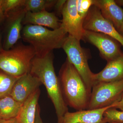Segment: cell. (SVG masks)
<instances>
[{"mask_svg":"<svg viewBox=\"0 0 123 123\" xmlns=\"http://www.w3.org/2000/svg\"><path fill=\"white\" fill-rule=\"evenodd\" d=\"M30 73L39 79L46 87L49 98L55 107L58 123L68 111L59 78L53 66L52 52L42 57L35 56L31 63Z\"/></svg>","mask_w":123,"mask_h":123,"instance_id":"6da1fadb","label":"cell"},{"mask_svg":"<svg viewBox=\"0 0 123 123\" xmlns=\"http://www.w3.org/2000/svg\"><path fill=\"white\" fill-rule=\"evenodd\" d=\"M59 79L68 105L77 111L87 110L91 92L67 59L60 70Z\"/></svg>","mask_w":123,"mask_h":123,"instance_id":"7a4b0ae2","label":"cell"},{"mask_svg":"<svg viewBox=\"0 0 123 123\" xmlns=\"http://www.w3.org/2000/svg\"><path fill=\"white\" fill-rule=\"evenodd\" d=\"M68 35L61 26L56 30L36 25H25L21 33L22 39L32 46L36 56L42 57L55 49L62 48Z\"/></svg>","mask_w":123,"mask_h":123,"instance_id":"3957f363","label":"cell"},{"mask_svg":"<svg viewBox=\"0 0 123 123\" xmlns=\"http://www.w3.org/2000/svg\"><path fill=\"white\" fill-rule=\"evenodd\" d=\"M36 56L32 46L18 42L8 50L0 53V70L20 78L30 72L32 61Z\"/></svg>","mask_w":123,"mask_h":123,"instance_id":"277c9868","label":"cell"},{"mask_svg":"<svg viewBox=\"0 0 123 123\" xmlns=\"http://www.w3.org/2000/svg\"><path fill=\"white\" fill-rule=\"evenodd\" d=\"M62 48L67 55V59L75 67L91 92L94 73L90 68L88 63L89 56L85 49L81 46L80 41L68 35Z\"/></svg>","mask_w":123,"mask_h":123,"instance_id":"5b68a950","label":"cell"},{"mask_svg":"<svg viewBox=\"0 0 123 123\" xmlns=\"http://www.w3.org/2000/svg\"><path fill=\"white\" fill-rule=\"evenodd\" d=\"M123 94V79L112 82L101 83L92 87L87 110L106 107L117 102Z\"/></svg>","mask_w":123,"mask_h":123,"instance_id":"8992f818","label":"cell"},{"mask_svg":"<svg viewBox=\"0 0 123 123\" xmlns=\"http://www.w3.org/2000/svg\"><path fill=\"white\" fill-rule=\"evenodd\" d=\"M26 12L24 7L5 14V20L2 24L4 25L2 30L4 50L10 49L22 39L23 20Z\"/></svg>","mask_w":123,"mask_h":123,"instance_id":"52a82bcc","label":"cell"},{"mask_svg":"<svg viewBox=\"0 0 123 123\" xmlns=\"http://www.w3.org/2000/svg\"><path fill=\"white\" fill-rule=\"evenodd\" d=\"M82 40L89 42L96 47L101 57L107 62L119 57L123 53L120 48L121 44L103 33L85 30Z\"/></svg>","mask_w":123,"mask_h":123,"instance_id":"ba28073f","label":"cell"},{"mask_svg":"<svg viewBox=\"0 0 123 123\" xmlns=\"http://www.w3.org/2000/svg\"><path fill=\"white\" fill-rule=\"evenodd\" d=\"M85 30L105 34L116 40L123 47V36L113 24L103 17L99 9L92 6L84 20Z\"/></svg>","mask_w":123,"mask_h":123,"instance_id":"9c48e42d","label":"cell"},{"mask_svg":"<svg viewBox=\"0 0 123 123\" xmlns=\"http://www.w3.org/2000/svg\"><path fill=\"white\" fill-rule=\"evenodd\" d=\"M77 0H66L62 10L61 26L68 34L77 39L82 40L85 29L84 20L80 17L77 9Z\"/></svg>","mask_w":123,"mask_h":123,"instance_id":"30bf717a","label":"cell"},{"mask_svg":"<svg viewBox=\"0 0 123 123\" xmlns=\"http://www.w3.org/2000/svg\"><path fill=\"white\" fill-rule=\"evenodd\" d=\"M42 84L39 78L29 73L18 78L9 95L15 101L23 104Z\"/></svg>","mask_w":123,"mask_h":123,"instance_id":"8fae6325","label":"cell"},{"mask_svg":"<svg viewBox=\"0 0 123 123\" xmlns=\"http://www.w3.org/2000/svg\"><path fill=\"white\" fill-rule=\"evenodd\" d=\"M114 106V103L99 109L81 110L72 112L68 111L58 123H106L104 120V114L106 110Z\"/></svg>","mask_w":123,"mask_h":123,"instance_id":"7c38bea8","label":"cell"},{"mask_svg":"<svg viewBox=\"0 0 123 123\" xmlns=\"http://www.w3.org/2000/svg\"><path fill=\"white\" fill-rule=\"evenodd\" d=\"M123 79V53L119 57L107 62L105 67L101 72L94 73L93 86L99 83L112 82Z\"/></svg>","mask_w":123,"mask_h":123,"instance_id":"4fadbf2b","label":"cell"},{"mask_svg":"<svg viewBox=\"0 0 123 123\" xmlns=\"http://www.w3.org/2000/svg\"><path fill=\"white\" fill-rule=\"evenodd\" d=\"M104 18L110 22L118 31L123 23V9L114 0H93Z\"/></svg>","mask_w":123,"mask_h":123,"instance_id":"5bb4252c","label":"cell"},{"mask_svg":"<svg viewBox=\"0 0 123 123\" xmlns=\"http://www.w3.org/2000/svg\"><path fill=\"white\" fill-rule=\"evenodd\" d=\"M23 25H33L56 30L61 26L60 21L54 13L43 10L38 12L27 11L22 22Z\"/></svg>","mask_w":123,"mask_h":123,"instance_id":"9a60e30c","label":"cell"},{"mask_svg":"<svg viewBox=\"0 0 123 123\" xmlns=\"http://www.w3.org/2000/svg\"><path fill=\"white\" fill-rule=\"evenodd\" d=\"M40 94L39 88L23 104L20 113L16 118L18 123H34Z\"/></svg>","mask_w":123,"mask_h":123,"instance_id":"2e32d148","label":"cell"},{"mask_svg":"<svg viewBox=\"0 0 123 123\" xmlns=\"http://www.w3.org/2000/svg\"><path fill=\"white\" fill-rule=\"evenodd\" d=\"M22 105L9 95L0 98V121L17 118Z\"/></svg>","mask_w":123,"mask_h":123,"instance_id":"e0dca14e","label":"cell"},{"mask_svg":"<svg viewBox=\"0 0 123 123\" xmlns=\"http://www.w3.org/2000/svg\"><path fill=\"white\" fill-rule=\"evenodd\" d=\"M57 2L55 0H25L24 8L26 12H38L55 7Z\"/></svg>","mask_w":123,"mask_h":123,"instance_id":"ac0fdd59","label":"cell"},{"mask_svg":"<svg viewBox=\"0 0 123 123\" xmlns=\"http://www.w3.org/2000/svg\"><path fill=\"white\" fill-rule=\"evenodd\" d=\"M19 78L0 70V98L9 95L14 85Z\"/></svg>","mask_w":123,"mask_h":123,"instance_id":"d6986e66","label":"cell"},{"mask_svg":"<svg viewBox=\"0 0 123 123\" xmlns=\"http://www.w3.org/2000/svg\"><path fill=\"white\" fill-rule=\"evenodd\" d=\"M103 117L106 123H123V111L110 108L105 111Z\"/></svg>","mask_w":123,"mask_h":123,"instance_id":"ffe728a7","label":"cell"},{"mask_svg":"<svg viewBox=\"0 0 123 123\" xmlns=\"http://www.w3.org/2000/svg\"><path fill=\"white\" fill-rule=\"evenodd\" d=\"M25 0H0V7L4 14L24 7Z\"/></svg>","mask_w":123,"mask_h":123,"instance_id":"44dd1931","label":"cell"},{"mask_svg":"<svg viewBox=\"0 0 123 123\" xmlns=\"http://www.w3.org/2000/svg\"><path fill=\"white\" fill-rule=\"evenodd\" d=\"M93 5V0H77L78 12L82 20H84L91 7Z\"/></svg>","mask_w":123,"mask_h":123,"instance_id":"7402d4cb","label":"cell"},{"mask_svg":"<svg viewBox=\"0 0 123 123\" xmlns=\"http://www.w3.org/2000/svg\"><path fill=\"white\" fill-rule=\"evenodd\" d=\"M34 123H43L40 116V109L39 105L38 104L36 109L35 121Z\"/></svg>","mask_w":123,"mask_h":123,"instance_id":"603a6c76","label":"cell"},{"mask_svg":"<svg viewBox=\"0 0 123 123\" xmlns=\"http://www.w3.org/2000/svg\"><path fill=\"white\" fill-rule=\"evenodd\" d=\"M112 108H114L117 109H119L120 111H123V94L120 100L115 103V106Z\"/></svg>","mask_w":123,"mask_h":123,"instance_id":"cb8c5ba5","label":"cell"},{"mask_svg":"<svg viewBox=\"0 0 123 123\" xmlns=\"http://www.w3.org/2000/svg\"><path fill=\"white\" fill-rule=\"evenodd\" d=\"M0 123H18L17 118L10 119L7 120L0 121Z\"/></svg>","mask_w":123,"mask_h":123,"instance_id":"d4e9b609","label":"cell"},{"mask_svg":"<svg viewBox=\"0 0 123 123\" xmlns=\"http://www.w3.org/2000/svg\"><path fill=\"white\" fill-rule=\"evenodd\" d=\"M5 15L0 7V26L2 25L4 21Z\"/></svg>","mask_w":123,"mask_h":123,"instance_id":"484cf974","label":"cell"},{"mask_svg":"<svg viewBox=\"0 0 123 123\" xmlns=\"http://www.w3.org/2000/svg\"><path fill=\"white\" fill-rule=\"evenodd\" d=\"M2 29L0 28V53L4 49L3 48V43H2Z\"/></svg>","mask_w":123,"mask_h":123,"instance_id":"4316f807","label":"cell"},{"mask_svg":"<svg viewBox=\"0 0 123 123\" xmlns=\"http://www.w3.org/2000/svg\"><path fill=\"white\" fill-rule=\"evenodd\" d=\"M115 1L119 6H123V0H115Z\"/></svg>","mask_w":123,"mask_h":123,"instance_id":"83f0119b","label":"cell"},{"mask_svg":"<svg viewBox=\"0 0 123 123\" xmlns=\"http://www.w3.org/2000/svg\"><path fill=\"white\" fill-rule=\"evenodd\" d=\"M120 33V34L123 36V23L121 26V28L118 31Z\"/></svg>","mask_w":123,"mask_h":123,"instance_id":"f1b7e54d","label":"cell"}]
</instances>
